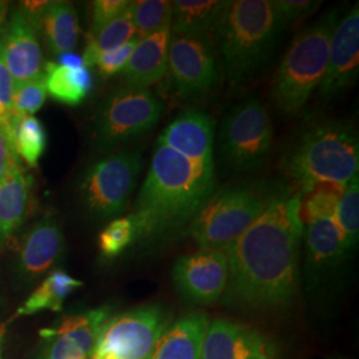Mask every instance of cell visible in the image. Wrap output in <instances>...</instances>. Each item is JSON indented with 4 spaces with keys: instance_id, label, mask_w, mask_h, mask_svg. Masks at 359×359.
<instances>
[{
    "instance_id": "1",
    "label": "cell",
    "mask_w": 359,
    "mask_h": 359,
    "mask_svg": "<svg viewBox=\"0 0 359 359\" xmlns=\"http://www.w3.org/2000/svg\"><path fill=\"white\" fill-rule=\"evenodd\" d=\"M305 226L298 193L277 189L261 216L226 248L228 285L222 302L246 310H280L294 301Z\"/></svg>"
},
{
    "instance_id": "2",
    "label": "cell",
    "mask_w": 359,
    "mask_h": 359,
    "mask_svg": "<svg viewBox=\"0 0 359 359\" xmlns=\"http://www.w3.org/2000/svg\"><path fill=\"white\" fill-rule=\"evenodd\" d=\"M215 191V169L200 167L156 142L142 191L129 215L135 243L164 241L187 229Z\"/></svg>"
},
{
    "instance_id": "3",
    "label": "cell",
    "mask_w": 359,
    "mask_h": 359,
    "mask_svg": "<svg viewBox=\"0 0 359 359\" xmlns=\"http://www.w3.org/2000/svg\"><path fill=\"white\" fill-rule=\"evenodd\" d=\"M283 27L273 0H228L215 34L231 83L256 74L269 59Z\"/></svg>"
},
{
    "instance_id": "4",
    "label": "cell",
    "mask_w": 359,
    "mask_h": 359,
    "mask_svg": "<svg viewBox=\"0 0 359 359\" xmlns=\"http://www.w3.org/2000/svg\"><path fill=\"white\" fill-rule=\"evenodd\" d=\"M358 133L342 121L310 127L283 160L286 176L299 187L322 180L346 185L358 173Z\"/></svg>"
},
{
    "instance_id": "5",
    "label": "cell",
    "mask_w": 359,
    "mask_h": 359,
    "mask_svg": "<svg viewBox=\"0 0 359 359\" xmlns=\"http://www.w3.org/2000/svg\"><path fill=\"white\" fill-rule=\"evenodd\" d=\"M339 18L338 11L325 13L293 40L278 67L271 97L286 115H297L318 90L326 74L330 40Z\"/></svg>"
},
{
    "instance_id": "6",
    "label": "cell",
    "mask_w": 359,
    "mask_h": 359,
    "mask_svg": "<svg viewBox=\"0 0 359 359\" xmlns=\"http://www.w3.org/2000/svg\"><path fill=\"white\" fill-rule=\"evenodd\" d=\"M273 193L261 184H237L215 191L187 226L185 236L200 249H226L261 216Z\"/></svg>"
},
{
    "instance_id": "7",
    "label": "cell",
    "mask_w": 359,
    "mask_h": 359,
    "mask_svg": "<svg viewBox=\"0 0 359 359\" xmlns=\"http://www.w3.org/2000/svg\"><path fill=\"white\" fill-rule=\"evenodd\" d=\"M142 169L140 149L104 154L87 168L77 185L83 209L96 219L121 215L129 204Z\"/></svg>"
},
{
    "instance_id": "8",
    "label": "cell",
    "mask_w": 359,
    "mask_h": 359,
    "mask_svg": "<svg viewBox=\"0 0 359 359\" xmlns=\"http://www.w3.org/2000/svg\"><path fill=\"white\" fill-rule=\"evenodd\" d=\"M163 111V103L148 90H116L104 100L95 117V149L111 154L116 148L140 139L158 123Z\"/></svg>"
},
{
    "instance_id": "9",
    "label": "cell",
    "mask_w": 359,
    "mask_h": 359,
    "mask_svg": "<svg viewBox=\"0 0 359 359\" xmlns=\"http://www.w3.org/2000/svg\"><path fill=\"white\" fill-rule=\"evenodd\" d=\"M172 323L161 305H144L104 323L90 359H149L160 338Z\"/></svg>"
},
{
    "instance_id": "10",
    "label": "cell",
    "mask_w": 359,
    "mask_h": 359,
    "mask_svg": "<svg viewBox=\"0 0 359 359\" xmlns=\"http://www.w3.org/2000/svg\"><path fill=\"white\" fill-rule=\"evenodd\" d=\"M273 124L264 104L248 99L225 117L219 132L221 157L236 172L261 167L273 147Z\"/></svg>"
},
{
    "instance_id": "11",
    "label": "cell",
    "mask_w": 359,
    "mask_h": 359,
    "mask_svg": "<svg viewBox=\"0 0 359 359\" xmlns=\"http://www.w3.org/2000/svg\"><path fill=\"white\" fill-rule=\"evenodd\" d=\"M168 69L182 99L205 93L219 79L215 50L208 39L200 36L172 35Z\"/></svg>"
},
{
    "instance_id": "12",
    "label": "cell",
    "mask_w": 359,
    "mask_h": 359,
    "mask_svg": "<svg viewBox=\"0 0 359 359\" xmlns=\"http://www.w3.org/2000/svg\"><path fill=\"white\" fill-rule=\"evenodd\" d=\"M229 259L226 249L206 250L180 257L172 269L176 290L196 305H212L222 298L228 285Z\"/></svg>"
},
{
    "instance_id": "13",
    "label": "cell",
    "mask_w": 359,
    "mask_h": 359,
    "mask_svg": "<svg viewBox=\"0 0 359 359\" xmlns=\"http://www.w3.org/2000/svg\"><path fill=\"white\" fill-rule=\"evenodd\" d=\"M65 253L63 229L52 215L38 219L22 238L13 261L15 277L31 285L56 266Z\"/></svg>"
},
{
    "instance_id": "14",
    "label": "cell",
    "mask_w": 359,
    "mask_h": 359,
    "mask_svg": "<svg viewBox=\"0 0 359 359\" xmlns=\"http://www.w3.org/2000/svg\"><path fill=\"white\" fill-rule=\"evenodd\" d=\"M111 317V306L65 317L56 327L41 332L44 345L39 359L88 358L104 323Z\"/></svg>"
},
{
    "instance_id": "15",
    "label": "cell",
    "mask_w": 359,
    "mask_h": 359,
    "mask_svg": "<svg viewBox=\"0 0 359 359\" xmlns=\"http://www.w3.org/2000/svg\"><path fill=\"white\" fill-rule=\"evenodd\" d=\"M0 59L15 81H26L44 74L38 26L22 6L8 15L3 28Z\"/></svg>"
},
{
    "instance_id": "16",
    "label": "cell",
    "mask_w": 359,
    "mask_h": 359,
    "mask_svg": "<svg viewBox=\"0 0 359 359\" xmlns=\"http://www.w3.org/2000/svg\"><path fill=\"white\" fill-rule=\"evenodd\" d=\"M359 7L355 4L334 28L320 97L330 100L351 87L359 72Z\"/></svg>"
},
{
    "instance_id": "17",
    "label": "cell",
    "mask_w": 359,
    "mask_h": 359,
    "mask_svg": "<svg viewBox=\"0 0 359 359\" xmlns=\"http://www.w3.org/2000/svg\"><path fill=\"white\" fill-rule=\"evenodd\" d=\"M201 359H278V350L268 337L225 318L209 321Z\"/></svg>"
},
{
    "instance_id": "18",
    "label": "cell",
    "mask_w": 359,
    "mask_h": 359,
    "mask_svg": "<svg viewBox=\"0 0 359 359\" xmlns=\"http://www.w3.org/2000/svg\"><path fill=\"white\" fill-rule=\"evenodd\" d=\"M157 142L200 167L215 169V120L205 112L184 111Z\"/></svg>"
},
{
    "instance_id": "19",
    "label": "cell",
    "mask_w": 359,
    "mask_h": 359,
    "mask_svg": "<svg viewBox=\"0 0 359 359\" xmlns=\"http://www.w3.org/2000/svg\"><path fill=\"white\" fill-rule=\"evenodd\" d=\"M305 273L310 285L325 281L345 258L333 217L321 218L305 229Z\"/></svg>"
},
{
    "instance_id": "20",
    "label": "cell",
    "mask_w": 359,
    "mask_h": 359,
    "mask_svg": "<svg viewBox=\"0 0 359 359\" xmlns=\"http://www.w3.org/2000/svg\"><path fill=\"white\" fill-rule=\"evenodd\" d=\"M170 38V28H164L154 35L139 39L123 71L127 87L148 90L165 76Z\"/></svg>"
},
{
    "instance_id": "21",
    "label": "cell",
    "mask_w": 359,
    "mask_h": 359,
    "mask_svg": "<svg viewBox=\"0 0 359 359\" xmlns=\"http://www.w3.org/2000/svg\"><path fill=\"white\" fill-rule=\"evenodd\" d=\"M209 325L204 311H191L169 325L149 359H201Z\"/></svg>"
},
{
    "instance_id": "22",
    "label": "cell",
    "mask_w": 359,
    "mask_h": 359,
    "mask_svg": "<svg viewBox=\"0 0 359 359\" xmlns=\"http://www.w3.org/2000/svg\"><path fill=\"white\" fill-rule=\"evenodd\" d=\"M32 179L22 167L0 181V245L6 244L22 226L28 212Z\"/></svg>"
},
{
    "instance_id": "23",
    "label": "cell",
    "mask_w": 359,
    "mask_h": 359,
    "mask_svg": "<svg viewBox=\"0 0 359 359\" xmlns=\"http://www.w3.org/2000/svg\"><path fill=\"white\" fill-rule=\"evenodd\" d=\"M226 3L225 0L172 1L170 34L200 38L215 34Z\"/></svg>"
},
{
    "instance_id": "24",
    "label": "cell",
    "mask_w": 359,
    "mask_h": 359,
    "mask_svg": "<svg viewBox=\"0 0 359 359\" xmlns=\"http://www.w3.org/2000/svg\"><path fill=\"white\" fill-rule=\"evenodd\" d=\"M34 22L55 56L72 52L76 47L80 35L79 16L69 1H48Z\"/></svg>"
},
{
    "instance_id": "25",
    "label": "cell",
    "mask_w": 359,
    "mask_h": 359,
    "mask_svg": "<svg viewBox=\"0 0 359 359\" xmlns=\"http://www.w3.org/2000/svg\"><path fill=\"white\" fill-rule=\"evenodd\" d=\"M47 95L57 103L79 105L93 88V76L88 67H65L56 62L47 63L44 69Z\"/></svg>"
},
{
    "instance_id": "26",
    "label": "cell",
    "mask_w": 359,
    "mask_h": 359,
    "mask_svg": "<svg viewBox=\"0 0 359 359\" xmlns=\"http://www.w3.org/2000/svg\"><path fill=\"white\" fill-rule=\"evenodd\" d=\"M83 285V281L71 277L63 270H52L38 289L18 309L16 316H32L41 310L60 311L65 299Z\"/></svg>"
},
{
    "instance_id": "27",
    "label": "cell",
    "mask_w": 359,
    "mask_h": 359,
    "mask_svg": "<svg viewBox=\"0 0 359 359\" xmlns=\"http://www.w3.org/2000/svg\"><path fill=\"white\" fill-rule=\"evenodd\" d=\"M136 38V29L130 16V6L128 10L117 16L109 23L104 25L88 35V43L83 53V62L86 67H95L100 55L105 52L114 51L126 46L130 40Z\"/></svg>"
},
{
    "instance_id": "28",
    "label": "cell",
    "mask_w": 359,
    "mask_h": 359,
    "mask_svg": "<svg viewBox=\"0 0 359 359\" xmlns=\"http://www.w3.org/2000/svg\"><path fill=\"white\" fill-rule=\"evenodd\" d=\"M344 184L334 181H314L301 187L299 197V216L304 226L321 219L333 217L337 205L345 192Z\"/></svg>"
},
{
    "instance_id": "29",
    "label": "cell",
    "mask_w": 359,
    "mask_h": 359,
    "mask_svg": "<svg viewBox=\"0 0 359 359\" xmlns=\"http://www.w3.org/2000/svg\"><path fill=\"white\" fill-rule=\"evenodd\" d=\"M15 152L28 167L35 168L47 148V132L34 116L13 115L6 126Z\"/></svg>"
},
{
    "instance_id": "30",
    "label": "cell",
    "mask_w": 359,
    "mask_h": 359,
    "mask_svg": "<svg viewBox=\"0 0 359 359\" xmlns=\"http://www.w3.org/2000/svg\"><path fill=\"white\" fill-rule=\"evenodd\" d=\"M333 221L339 233V238L345 255H351L357 248L359 238V177L354 175L345 187L337 209L334 212Z\"/></svg>"
},
{
    "instance_id": "31",
    "label": "cell",
    "mask_w": 359,
    "mask_h": 359,
    "mask_svg": "<svg viewBox=\"0 0 359 359\" xmlns=\"http://www.w3.org/2000/svg\"><path fill=\"white\" fill-rule=\"evenodd\" d=\"M130 16L136 36L147 38L156 32L170 28L172 1L168 0H137L130 3Z\"/></svg>"
},
{
    "instance_id": "32",
    "label": "cell",
    "mask_w": 359,
    "mask_h": 359,
    "mask_svg": "<svg viewBox=\"0 0 359 359\" xmlns=\"http://www.w3.org/2000/svg\"><path fill=\"white\" fill-rule=\"evenodd\" d=\"M133 243L135 226L129 216L112 219L99 234V250L108 259L120 256Z\"/></svg>"
},
{
    "instance_id": "33",
    "label": "cell",
    "mask_w": 359,
    "mask_h": 359,
    "mask_svg": "<svg viewBox=\"0 0 359 359\" xmlns=\"http://www.w3.org/2000/svg\"><path fill=\"white\" fill-rule=\"evenodd\" d=\"M46 99L44 74L26 81H15L13 115L34 116L44 105Z\"/></svg>"
},
{
    "instance_id": "34",
    "label": "cell",
    "mask_w": 359,
    "mask_h": 359,
    "mask_svg": "<svg viewBox=\"0 0 359 359\" xmlns=\"http://www.w3.org/2000/svg\"><path fill=\"white\" fill-rule=\"evenodd\" d=\"M321 0H273V6L285 27L306 19L321 6Z\"/></svg>"
},
{
    "instance_id": "35",
    "label": "cell",
    "mask_w": 359,
    "mask_h": 359,
    "mask_svg": "<svg viewBox=\"0 0 359 359\" xmlns=\"http://www.w3.org/2000/svg\"><path fill=\"white\" fill-rule=\"evenodd\" d=\"M137 41H139V38L136 36L126 46L114 50V51L105 52L103 55H100V57L97 59V63H96V67L99 68V72L104 77L114 76L118 72H123L126 65H128L130 55L135 50Z\"/></svg>"
},
{
    "instance_id": "36",
    "label": "cell",
    "mask_w": 359,
    "mask_h": 359,
    "mask_svg": "<svg viewBox=\"0 0 359 359\" xmlns=\"http://www.w3.org/2000/svg\"><path fill=\"white\" fill-rule=\"evenodd\" d=\"M132 1L129 0H96L92 3V31L99 29L104 25L120 16L128 10Z\"/></svg>"
},
{
    "instance_id": "37",
    "label": "cell",
    "mask_w": 359,
    "mask_h": 359,
    "mask_svg": "<svg viewBox=\"0 0 359 359\" xmlns=\"http://www.w3.org/2000/svg\"><path fill=\"white\" fill-rule=\"evenodd\" d=\"M15 80L0 59V127H6L13 116Z\"/></svg>"
},
{
    "instance_id": "38",
    "label": "cell",
    "mask_w": 359,
    "mask_h": 359,
    "mask_svg": "<svg viewBox=\"0 0 359 359\" xmlns=\"http://www.w3.org/2000/svg\"><path fill=\"white\" fill-rule=\"evenodd\" d=\"M18 167H20V158L15 152L10 132L7 127H0V181Z\"/></svg>"
},
{
    "instance_id": "39",
    "label": "cell",
    "mask_w": 359,
    "mask_h": 359,
    "mask_svg": "<svg viewBox=\"0 0 359 359\" xmlns=\"http://www.w3.org/2000/svg\"><path fill=\"white\" fill-rule=\"evenodd\" d=\"M57 65H65V67H72V68H77V67H84V62L83 57L79 56L74 52H65L57 56Z\"/></svg>"
},
{
    "instance_id": "40",
    "label": "cell",
    "mask_w": 359,
    "mask_h": 359,
    "mask_svg": "<svg viewBox=\"0 0 359 359\" xmlns=\"http://www.w3.org/2000/svg\"><path fill=\"white\" fill-rule=\"evenodd\" d=\"M8 13H10V3L0 0V38L3 34V28L6 26V22L8 19Z\"/></svg>"
},
{
    "instance_id": "41",
    "label": "cell",
    "mask_w": 359,
    "mask_h": 359,
    "mask_svg": "<svg viewBox=\"0 0 359 359\" xmlns=\"http://www.w3.org/2000/svg\"><path fill=\"white\" fill-rule=\"evenodd\" d=\"M329 359H341V358H329Z\"/></svg>"
}]
</instances>
